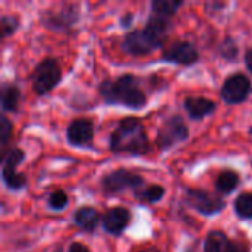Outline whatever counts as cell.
Here are the masks:
<instances>
[{
    "label": "cell",
    "instance_id": "22",
    "mask_svg": "<svg viewBox=\"0 0 252 252\" xmlns=\"http://www.w3.org/2000/svg\"><path fill=\"white\" fill-rule=\"evenodd\" d=\"M12 139V123L9 121V118L6 115L0 117V151L4 157V149L9 145Z\"/></svg>",
    "mask_w": 252,
    "mask_h": 252
},
{
    "label": "cell",
    "instance_id": "26",
    "mask_svg": "<svg viewBox=\"0 0 252 252\" xmlns=\"http://www.w3.org/2000/svg\"><path fill=\"white\" fill-rule=\"evenodd\" d=\"M226 252H250V250L247 248V245L241 244V242H236V241H230L229 244V248Z\"/></svg>",
    "mask_w": 252,
    "mask_h": 252
},
{
    "label": "cell",
    "instance_id": "7",
    "mask_svg": "<svg viewBox=\"0 0 252 252\" xmlns=\"http://www.w3.org/2000/svg\"><path fill=\"white\" fill-rule=\"evenodd\" d=\"M25 154L18 149H9L6 155L3 157V168H1V177L7 189L10 190H19L27 185V177L21 173H16V165L24 161Z\"/></svg>",
    "mask_w": 252,
    "mask_h": 252
},
{
    "label": "cell",
    "instance_id": "23",
    "mask_svg": "<svg viewBox=\"0 0 252 252\" xmlns=\"http://www.w3.org/2000/svg\"><path fill=\"white\" fill-rule=\"evenodd\" d=\"M0 27H1V35L6 38V37L13 35V32L18 30L19 21L13 15H3L1 19H0Z\"/></svg>",
    "mask_w": 252,
    "mask_h": 252
},
{
    "label": "cell",
    "instance_id": "1",
    "mask_svg": "<svg viewBox=\"0 0 252 252\" xmlns=\"http://www.w3.org/2000/svg\"><path fill=\"white\" fill-rule=\"evenodd\" d=\"M99 92L108 105H121L131 109H142L146 105V94L139 80L131 74L102 81Z\"/></svg>",
    "mask_w": 252,
    "mask_h": 252
},
{
    "label": "cell",
    "instance_id": "9",
    "mask_svg": "<svg viewBox=\"0 0 252 252\" xmlns=\"http://www.w3.org/2000/svg\"><path fill=\"white\" fill-rule=\"evenodd\" d=\"M162 58L167 62L177 65H193L199 61V53L196 47L189 41H176L171 46L165 47Z\"/></svg>",
    "mask_w": 252,
    "mask_h": 252
},
{
    "label": "cell",
    "instance_id": "24",
    "mask_svg": "<svg viewBox=\"0 0 252 252\" xmlns=\"http://www.w3.org/2000/svg\"><path fill=\"white\" fill-rule=\"evenodd\" d=\"M68 205V195L63 190H55L49 196V207L55 211H61Z\"/></svg>",
    "mask_w": 252,
    "mask_h": 252
},
{
    "label": "cell",
    "instance_id": "17",
    "mask_svg": "<svg viewBox=\"0 0 252 252\" xmlns=\"http://www.w3.org/2000/svg\"><path fill=\"white\" fill-rule=\"evenodd\" d=\"M230 239L227 235L221 230H213L208 233L205 244H204V252H226L229 248Z\"/></svg>",
    "mask_w": 252,
    "mask_h": 252
},
{
    "label": "cell",
    "instance_id": "30",
    "mask_svg": "<svg viewBox=\"0 0 252 252\" xmlns=\"http://www.w3.org/2000/svg\"><path fill=\"white\" fill-rule=\"evenodd\" d=\"M134 252H159L157 248H143V250H139V251Z\"/></svg>",
    "mask_w": 252,
    "mask_h": 252
},
{
    "label": "cell",
    "instance_id": "10",
    "mask_svg": "<svg viewBox=\"0 0 252 252\" xmlns=\"http://www.w3.org/2000/svg\"><path fill=\"white\" fill-rule=\"evenodd\" d=\"M121 47L124 52L130 55L140 56L157 49V44L151 40V37L145 32V30H134L124 35L121 41Z\"/></svg>",
    "mask_w": 252,
    "mask_h": 252
},
{
    "label": "cell",
    "instance_id": "6",
    "mask_svg": "<svg viewBox=\"0 0 252 252\" xmlns=\"http://www.w3.org/2000/svg\"><path fill=\"white\" fill-rule=\"evenodd\" d=\"M143 185V179L139 174H134L126 168L114 170L103 176L102 179V188L106 193H118L124 192L127 189H137Z\"/></svg>",
    "mask_w": 252,
    "mask_h": 252
},
{
    "label": "cell",
    "instance_id": "21",
    "mask_svg": "<svg viewBox=\"0 0 252 252\" xmlns=\"http://www.w3.org/2000/svg\"><path fill=\"white\" fill-rule=\"evenodd\" d=\"M164 195H165V189L162 186H159V185H151L146 189H143L142 192H136V196L140 201L149 202V204L158 202Z\"/></svg>",
    "mask_w": 252,
    "mask_h": 252
},
{
    "label": "cell",
    "instance_id": "31",
    "mask_svg": "<svg viewBox=\"0 0 252 252\" xmlns=\"http://www.w3.org/2000/svg\"><path fill=\"white\" fill-rule=\"evenodd\" d=\"M250 134H251V136H252V127H251V128H250Z\"/></svg>",
    "mask_w": 252,
    "mask_h": 252
},
{
    "label": "cell",
    "instance_id": "8",
    "mask_svg": "<svg viewBox=\"0 0 252 252\" xmlns=\"http://www.w3.org/2000/svg\"><path fill=\"white\" fill-rule=\"evenodd\" d=\"M185 201L186 204L196 210L198 213L204 214V216H214L219 214L224 207V201L220 198H216L213 195H210L208 192L202 190V189H186L185 192Z\"/></svg>",
    "mask_w": 252,
    "mask_h": 252
},
{
    "label": "cell",
    "instance_id": "20",
    "mask_svg": "<svg viewBox=\"0 0 252 252\" xmlns=\"http://www.w3.org/2000/svg\"><path fill=\"white\" fill-rule=\"evenodd\" d=\"M235 213L239 219L250 220L252 219V193H241L235 201Z\"/></svg>",
    "mask_w": 252,
    "mask_h": 252
},
{
    "label": "cell",
    "instance_id": "25",
    "mask_svg": "<svg viewBox=\"0 0 252 252\" xmlns=\"http://www.w3.org/2000/svg\"><path fill=\"white\" fill-rule=\"evenodd\" d=\"M220 50H221V55L226 59H229V61H233L238 56V46L235 44V41L230 37L226 38V41L223 43V46L220 47Z\"/></svg>",
    "mask_w": 252,
    "mask_h": 252
},
{
    "label": "cell",
    "instance_id": "29",
    "mask_svg": "<svg viewBox=\"0 0 252 252\" xmlns=\"http://www.w3.org/2000/svg\"><path fill=\"white\" fill-rule=\"evenodd\" d=\"M245 65H247L248 71L252 74V47L245 52Z\"/></svg>",
    "mask_w": 252,
    "mask_h": 252
},
{
    "label": "cell",
    "instance_id": "4",
    "mask_svg": "<svg viewBox=\"0 0 252 252\" xmlns=\"http://www.w3.org/2000/svg\"><path fill=\"white\" fill-rule=\"evenodd\" d=\"M189 137V128L180 115L168 117L157 134V145L161 151H167L174 145L186 140Z\"/></svg>",
    "mask_w": 252,
    "mask_h": 252
},
{
    "label": "cell",
    "instance_id": "14",
    "mask_svg": "<svg viewBox=\"0 0 252 252\" xmlns=\"http://www.w3.org/2000/svg\"><path fill=\"white\" fill-rule=\"evenodd\" d=\"M183 106L192 120H202L216 109V103L202 96H188L183 102Z\"/></svg>",
    "mask_w": 252,
    "mask_h": 252
},
{
    "label": "cell",
    "instance_id": "18",
    "mask_svg": "<svg viewBox=\"0 0 252 252\" xmlns=\"http://www.w3.org/2000/svg\"><path fill=\"white\" fill-rule=\"evenodd\" d=\"M239 174L233 170H224L223 173L219 174L217 180H216V189L217 192L223 193V195H229L232 193L238 185H239Z\"/></svg>",
    "mask_w": 252,
    "mask_h": 252
},
{
    "label": "cell",
    "instance_id": "27",
    "mask_svg": "<svg viewBox=\"0 0 252 252\" xmlns=\"http://www.w3.org/2000/svg\"><path fill=\"white\" fill-rule=\"evenodd\" d=\"M68 252H90V250L80 242H72L68 248Z\"/></svg>",
    "mask_w": 252,
    "mask_h": 252
},
{
    "label": "cell",
    "instance_id": "13",
    "mask_svg": "<svg viewBox=\"0 0 252 252\" xmlns=\"http://www.w3.org/2000/svg\"><path fill=\"white\" fill-rule=\"evenodd\" d=\"M78 21V10L77 6H68L65 9H59L58 12L49 10L46 13V19L43 21L46 27L55 31H66Z\"/></svg>",
    "mask_w": 252,
    "mask_h": 252
},
{
    "label": "cell",
    "instance_id": "16",
    "mask_svg": "<svg viewBox=\"0 0 252 252\" xmlns=\"http://www.w3.org/2000/svg\"><path fill=\"white\" fill-rule=\"evenodd\" d=\"M21 99V92L18 86L13 83H3L1 84V108L3 111L15 112L18 109Z\"/></svg>",
    "mask_w": 252,
    "mask_h": 252
},
{
    "label": "cell",
    "instance_id": "15",
    "mask_svg": "<svg viewBox=\"0 0 252 252\" xmlns=\"http://www.w3.org/2000/svg\"><path fill=\"white\" fill-rule=\"evenodd\" d=\"M100 221V216L97 213V210L92 208V207H81L74 213V223L77 227H80L84 232H94L96 227L99 226Z\"/></svg>",
    "mask_w": 252,
    "mask_h": 252
},
{
    "label": "cell",
    "instance_id": "28",
    "mask_svg": "<svg viewBox=\"0 0 252 252\" xmlns=\"http://www.w3.org/2000/svg\"><path fill=\"white\" fill-rule=\"evenodd\" d=\"M120 21H121V25L127 28V27H130V25H131V22H133V15H131V13H126V15H123V16H121V19H120Z\"/></svg>",
    "mask_w": 252,
    "mask_h": 252
},
{
    "label": "cell",
    "instance_id": "5",
    "mask_svg": "<svg viewBox=\"0 0 252 252\" xmlns=\"http://www.w3.org/2000/svg\"><path fill=\"white\" fill-rule=\"evenodd\" d=\"M252 86L250 78L244 74H233L227 77L221 86V99L229 105L245 102L251 94Z\"/></svg>",
    "mask_w": 252,
    "mask_h": 252
},
{
    "label": "cell",
    "instance_id": "12",
    "mask_svg": "<svg viewBox=\"0 0 252 252\" xmlns=\"http://www.w3.org/2000/svg\"><path fill=\"white\" fill-rule=\"evenodd\" d=\"M130 221H131V213L127 208H123V207L111 208L102 217L103 229L108 233L114 235V236L121 235L128 227Z\"/></svg>",
    "mask_w": 252,
    "mask_h": 252
},
{
    "label": "cell",
    "instance_id": "3",
    "mask_svg": "<svg viewBox=\"0 0 252 252\" xmlns=\"http://www.w3.org/2000/svg\"><path fill=\"white\" fill-rule=\"evenodd\" d=\"M62 72L55 58H44L32 71V89L38 96L52 92L61 81Z\"/></svg>",
    "mask_w": 252,
    "mask_h": 252
},
{
    "label": "cell",
    "instance_id": "11",
    "mask_svg": "<svg viewBox=\"0 0 252 252\" xmlns=\"http://www.w3.org/2000/svg\"><path fill=\"white\" fill-rule=\"evenodd\" d=\"M94 134V126L89 118H75L71 121L66 130V139L72 146H86L90 145Z\"/></svg>",
    "mask_w": 252,
    "mask_h": 252
},
{
    "label": "cell",
    "instance_id": "19",
    "mask_svg": "<svg viewBox=\"0 0 252 252\" xmlns=\"http://www.w3.org/2000/svg\"><path fill=\"white\" fill-rule=\"evenodd\" d=\"M182 6H183L182 0H155L151 4L152 13L165 18H171Z\"/></svg>",
    "mask_w": 252,
    "mask_h": 252
},
{
    "label": "cell",
    "instance_id": "2",
    "mask_svg": "<svg viewBox=\"0 0 252 252\" xmlns=\"http://www.w3.org/2000/svg\"><path fill=\"white\" fill-rule=\"evenodd\" d=\"M109 148L115 154L145 155L149 152V139L145 126L137 117H124L111 133Z\"/></svg>",
    "mask_w": 252,
    "mask_h": 252
}]
</instances>
